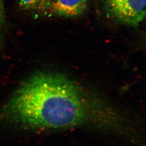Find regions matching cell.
Listing matches in <instances>:
<instances>
[{
	"label": "cell",
	"instance_id": "cell-1",
	"mask_svg": "<svg viewBox=\"0 0 146 146\" xmlns=\"http://www.w3.org/2000/svg\"><path fill=\"white\" fill-rule=\"evenodd\" d=\"M0 127L60 131L90 128L128 134L130 123L117 109L62 72H36L0 108Z\"/></svg>",
	"mask_w": 146,
	"mask_h": 146
},
{
	"label": "cell",
	"instance_id": "cell-2",
	"mask_svg": "<svg viewBox=\"0 0 146 146\" xmlns=\"http://www.w3.org/2000/svg\"><path fill=\"white\" fill-rule=\"evenodd\" d=\"M106 11L121 23L138 28L146 17V0H102Z\"/></svg>",
	"mask_w": 146,
	"mask_h": 146
},
{
	"label": "cell",
	"instance_id": "cell-3",
	"mask_svg": "<svg viewBox=\"0 0 146 146\" xmlns=\"http://www.w3.org/2000/svg\"><path fill=\"white\" fill-rule=\"evenodd\" d=\"M88 5V0H50L48 13L63 18H76L84 14Z\"/></svg>",
	"mask_w": 146,
	"mask_h": 146
},
{
	"label": "cell",
	"instance_id": "cell-4",
	"mask_svg": "<svg viewBox=\"0 0 146 146\" xmlns=\"http://www.w3.org/2000/svg\"><path fill=\"white\" fill-rule=\"evenodd\" d=\"M50 0H19L18 5L22 11L39 14H47Z\"/></svg>",
	"mask_w": 146,
	"mask_h": 146
},
{
	"label": "cell",
	"instance_id": "cell-5",
	"mask_svg": "<svg viewBox=\"0 0 146 146\" xmlns=\"http://www.w3.org/2000/svg\"><path fill=\"white\" fill-rule=\"evenodd\" d=\"M5 23V15L3 0H0V28H2Z\"/></svg>",
	"mask_w": 146,
	"mask_h": 146
}]
</instances>
